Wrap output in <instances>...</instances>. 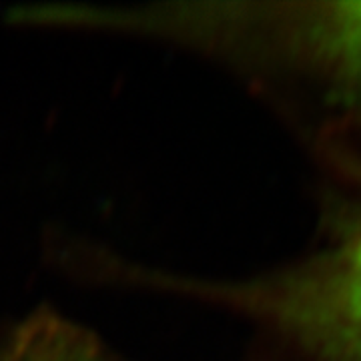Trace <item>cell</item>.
<instances>
[{"mask_svg": "<svg viewBox=\"0 0 361 361\" xmlns=\"http://www.w3.org/2000/svg\"><path fill=\"white\" fill-rule=\"evenodd\" d=\"M177 287L255 323L271 361H361V189L310 257L245 281Z\"/></svg>", "mask_w": 361, "mask_h": 361, "instance_id": "6da1fadb", "label": "cell"}, {"mask_svg": "<svg viewBox=\"0 0 361 361\" xmlns=\"http://www.w3.org/2000/svg\"><path fill=\"white\" fill-rule=\"evenodd\" d=\"M116 26L293 66L343 99H361V0L161 4L121 11Z\"/></svg>", "mask_w": 361, "mask_h": 361, "instance_id": "7a4b0ae2", "label": "cell"}, {"mask_svg": "<svg viewBox=\"0 0 361 361\" xmlns=\"http://www.w3.org/2000/svg\"><path fill=\"white\" fill-rule=\"evenodd\" d=\"M0 361H118L87 327L39 310L0 334Z\"/></svg>", "mask_w": 361, "mask_h": 361, "instance_id": "3957f363", "label": "cell"}]
</instances>
